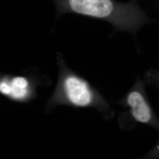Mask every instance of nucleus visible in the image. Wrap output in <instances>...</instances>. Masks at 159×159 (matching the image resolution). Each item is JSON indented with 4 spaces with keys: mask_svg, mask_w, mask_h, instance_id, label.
<instances>
[{
    "mask_svg": "<svg viewBox=\"0 0 159 159\" xmlns=\"http://www.w3.org/2000/svg\"><path fill=\"white\" fill-rule=\"evenodd\" d=\"M72 11L106 21L115 32L126 31L136 37L143 26L151 22L145 11L133 4L117 5L112 0H67Z\"/></svg>",
    "mask_w": 159,
    "mask_h": 159,
    "instance_id": "f257e3e1",
    "label": "nucleus"
},
{
    "mask_svg": "<svg viewBox=\"0 0 159 159\" xmlns=\"http://www.w3.org/2000/svg\"><path fill=\"white\" fill-rule=\"evenodd\" d=\"M66 93L72 103L79 106H85L90 103L92 96L85 81L75 76H70L65 82Z\"/></svg>",
    "mask_w": 159,
    "mask_h": 159,
    "instance_id": "f03ea898",
    "label": "nucleus"
},
{
    "mask_svg": "<svg viewBox=\"0 0 159 159\" xmlns=\"http://www.w3.org/2000/svg\"><path fill=\"white\" fill-rule=\"evenodd\" d=\"M127 102L136 120L142 123L150 121L152 118L150 107L141 93L137 91L131 92L127 97Z\"/></svg>",
    "mask_w": 159,
    "mask_h": 159,
    "instance_id": "7ed1b4c3",
    "label": "nucleus"
},
{
    "mask_svg": "<svg viewBox=\"0 0 159 159\" xmlns=\"http://www.w3.org/2000/svg\"><path fill=\"white\" fill-rule=\"evenodd\" d=\"M11 87V93L10 95L16 99H22L25 97L28 93V90L27 89H23L16 87L15 86L12 85L10 83Z\"/></svg>",
    "mask_w": 159,
    "mask_h": 159,
    "instance_id": "20e7f679",
    "label": "nucleus"
},
{
    "mask_svg": "<svg viewBox=\"0 0 159 159\" xmlns=\"http://www.w3.org/2000/svg\"><path fill=\"white\" fill-rule=\"evenodd\" d=\"M10 83L16 87L23 89H27L28 86L27 80L23 77H15L11 80Z\"/></svg>",
    "mask_w": 159,
    "mask_h": 159,
    "instance_id": "39448f33",
    "label": "nucleus"
},
{
    "mask_svg": "<svg viewBox=\"0 0 159 159\" xmlns=\"http://www.w3.org/2000/svg\"><path fill=\"white\" fill-rule=\"evenodd\" d=\"M146 78L150 82L155 83L159 85V71L150 70L147 72Z\"/></svg>",
    "mask_w": 159,
    "mask_h": 159,
    "instance_id": "423d86ee",
    "label": "nucleus"
},
{
    "mask_svg": "<svg viewBox=\"0 0 159 159\" xmlns=\"http://www.w3.org/2000/svg\"><path fill=\"white\" fill-rule=\"evenodd\" d=\"M0 91L2 93L5 95H10L11 93V87L10 83L3 81L0 84Z\"/></svg>",
    "mask_w": 159,
    "mask_h": 159,
    "instance_id": "0eeeda50",
    "label": "nucleus"
},
{
    "mask_svg": "<svg viewBox=\"0 0 159 159\" xmlns=\"http://www.w3.org/2000/svg\"><path fill=\"white\" fill-rule=\"evenodd\" d=\"M158 148L159 149V145H158Z\"/></svg>",
    "mask_w": 159,
    "mask_h": 159,
    "instance_id": "6e6552de",
    "label": "nucleus"
}]
</instances>
